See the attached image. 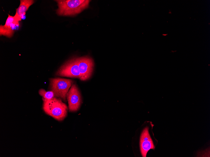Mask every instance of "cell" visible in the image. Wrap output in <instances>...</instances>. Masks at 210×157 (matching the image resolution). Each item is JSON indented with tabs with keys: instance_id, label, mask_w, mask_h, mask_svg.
<instances>
[{
	"instance_id": "cell-8",
	"label": "cell",
	"mask_w": 210,
	"mask_h": 157,
	"mask_svg": "<svg viewBox=\"0 0 210 157\" xmlns=\"http://www.w3.org/2000/svg\"><path fill=\"white\" fill-rule=\"evenodd\" d=\"M13 24L18 25L14 16H11L9 14L5 24L0 26V36L2 35L9 38L11 37L14 32L12 27Z\"/></svg>"
},
{
	"instance_id": "cell-10",
	"label": "cell",
	"mask_w": 210,
	"mask_h": 157,
	"mask_svg": "<svg viewBox=\"0 0 210 157\" xmlns=\"http://www.w3.org/2000/svg\"><path fill=\"white\" fill-rule=\"evenodd\" d=\"M39 93L42 97V100H50L55 97L54 92L52 91H46L43 89L39 91Z\"/></svg>"
},
{
	"instance_id": "cell-5",
	"label": "cell",
	"mask_w": 210,
	"mask_h": 157,
	"mask_svg": "<svg viewBox=\"0 0 210 157\" xmlns=\"http://www.w3.org/2000/svg\"><path fill=\"white\" fill-rule=\"evenodd\" d=\"M66 99L69 111L75 112L79 110L82 103V98L79 89L75 84L73 83L69 89Z\"/></svg>"
},
{
	"instance_id": "cell-2",
	"label": "cell",
	"mask_w": 210,
	"mask_h": 157,
	"mask_svg": "<svg viewBox=\"0 0 210 157\" xmlns=\"http://www.w3.org/2000/svg\"><path fill=\"white\" fill-rule=\"evenodd\" d=\"M58 8L56 11L59 15L73 16L79 13L88 8L89 0H58Z\"/></svg>"
},
{
	"instance_id": "cell-4",
	"label": "cell",
	"mask_w": 210,
	"mask_h": 157,
	"mask_svg": "<svg viewBox=\"0 0 210 157\" xmlns=\"http://www.w3.org/2000/svg\"><path fill=\"white\" fill-rule=\"evenodd\" d=\"M57 76L80 79V74L77 58L71 59L62 65L56 73Z\"/></svg>"
},
{
	"instance_id": "cell-3",
	"label": "cell",
	"mask_w": 210,
	"mask_h": 157,
	"mask_svg": "<svg viewBox=\"0 0 210 157\" xmlns=\"http://www.w3.org/2000/svg\"><path fill=\"white\" fill-rule=\"evenodd\" d=\"M50 89L54 92L55 97L66 102L67 93L73 81L70 79L56 78L50 79Z\"/></svg>"
},
{
	"instance_id": "cell-6",
	"label": "cell",
	"mask_w": 210,
	"mask_h": 157,
	"mask_svg": "<svg viewBox=\"0 0 210 157\" xmlns=\"http://www.w3.org/2000/svg\"><path fill=\"white\" fill-rule=\"evenodd\" d=\"M80 74V80L82 81L90 78L93 71L94 63L93 59L88 56L77 57Z\"/></svg>"
},
{
	"instance_id": "cell-7",
	"label": "cell",
	"mask_w": 210,
	"mask_h": 157,
	"mask_svg": "<svg viewBox=\"0 0 210 157\" xmlns=\"http://www.w3.org/2000/svg\"><path fill=\"white\" fill-rule=\"evenodd\" d=\"M140 148L142 157H146L148 151L150 149H154L155 146L148 132V128L147 127L143 130L140 139Z\"/></svg>"
},
{
	"instance_id": "cell-9",
	"label": "cell",
	"mask_w": 210,
	"mask_h": 157,
	"mask_svg": "<svg viewBox=\"0 0 210 157\" xmlns=\"http://www.w3.org/2000/svg\"><path fill=\"white\" fill-rule=\"evenodd\" d=\"M34 2L33 0H20L19 7L16 9V13L14 16L16 23L19 25V22L21 20L22 17L25 15V13L30 7Z\"/></svg>"
},
{
	"instance_id": "cell-1",
	"label": "cell",
	"mask_w": 210,
	"mask_h": 157,
	"mask_svg": "<svg viewBox=\"0 0 210 157\" xmlns=\"http://www.w3.org/2000/svg\"><path fill=\"white\" fill-rule=\"evenodd\" d=\"M42 100L43 109L46 114L58 121H63L66 117L68 107L61 99L55 97Z\"/></svg>"
}]
</instances>
